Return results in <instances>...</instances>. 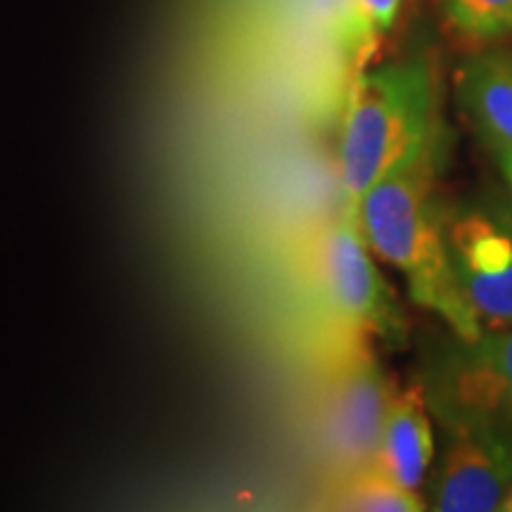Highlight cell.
<instances>
[{"instance_id":"6da1fadb","label":"cell","mask_w":512,"mask_h":512,"mask_svg":"<svg viewBox=\"0 0 512 512\" xmlns=\"http://www.w3.org/2000/svg\"><path fill=\"white\" fill-rule=\"evenodd\" d=\"M446 159L441 131L401 169L373 185L356 207V221L370 252L394 266L413 302L432 311L465 342L484 328L460 294L446 247V204L437 176Z\"/></svg>"},{"instance_id":"7a4b0ae2","label":"cell","mask_w":512,"mask_h":512,"mask_svg":"<svg viewBox=\"0 0 512 512\" xmlns=\"http://www.w3.org/2000/svg\"><path fill=\"white\" fill-rule=\"evenodd\" d=\"M439 131L437 88L432 67L422 57L358 74L337 155L344 209L356 214L363 195L411 162Z\"/></svg>"},{"instance_id":"3957f363","label":"cell","mask_w":512,"mask_h":512,"mask_svg":"<svg viewBox=\"0 0 512 512\" xmlns=\"http://www.w3.org/2000/svg\"><path fill=\"white\" fill-rule=\"evenodd\" d=\"M453 278L484 330L512 328V197L489 188L446 209Z\"/></svg>"},{"instance_id":"277c9868","label":"cell","mask_w":512,"mask_h":512,"mask_svg":"<svg viewBox=\"0 0 512 512\" xmlns=\"http://www.w3.org/2000/svg\"><path fill=\"white\" fill-rule=\"evenodd\" d=\"M444 448L430 479L427 508L496 512L512 489V420L439 415Z\"/></svg>"},{"instance_id":"5b68a950","label":"cell","mask_w":512,"mask_h":512,"mask_svg":"<svg viewBox=\"0 0 512 512\" xmlns=\"http://www.w3.org/2000/svg\"><path fill=\"white\" fill-rule=\"evenodd\" d=\"M316 275L330 311L356 332H373L384 342L406 339V320L392 290L370 259L356 214L344 209L323 230L316 249Z\"/></svg>"},{"instance_id":"8992f818","label":"cell","mask_w":512,"mask_h":512,"mask_svg":"<svg viewBox=\"0 0 512 512\" xmlns=\"http://www.w3.org/2000/svg\"><path fill=\"white\" fill-rule=\"evenodd\" d=\"M389 401L392 392L382 368L368 354L344 363L332 380L323 403V434L335 458L349 470L375 463Z\"/></svg>"},{"instance_id":"52a82bcc","label":"cell","mask_w":512,"mask_h":512,"mask_svg":"<svg viewBox=\"0 0 512 512\" xmlns=\"http://www.w3.org/2000/svg\"><path fill=\"white\" fill-rule=\"evenodd\" d=\"M456 98L486 150H512V50H482L460 64Z\"/></svg>"},{"instance_id":"ba28073f","label":"cell","mask_w":512,"mask_h":512,"mask_svg":"<svg viewBox=\"0 0 512 512\" xmlns=\"http://www.w3.org/2000/svg\"><path fill=\"white\" fill-rule=\"evenodd\" d=\"M427 411L422 387L392 394L377 448V465L411 491L425 484L434 460V434Z\"/></svg>"},{"instance_id":"9c48e42d","label":"cell","mask_w":512,"mask_h":512,"mask_svg":"<svg viewBox=\"0 0 512 512\" xmlns=\"http://www.w3.org/2000/svg\"><path fill=\"white\" fill-rule=\"evenodd\" d=\"M446 354L472 392L512 413V328L484 330L470 342L453 335Z\"/></svg>"},{"instance_id":"30bf717a","label":"cell","mask_w":512,"mask_h":512,"mask_svg":"<svg viewBox=\"0 0 512 512\" xmlns=\"http://www.w3.org/2000/svg\"><path fill=\"white\" fill-rule=\"evenodd\" d=\"M332 508L361 512H420L427 510V505L418 496V491L401 486L375 460V463L349 470L344 484L332 496Z\"/></svg>"},{"instance_id":"8fae6325","label":"cell","mask_w":512,"mask_h":512,"mask_svg":"<svg viewBox=\"0 0 512 512\" xmlns=\"http://www.w3.org/2000/svg\"><path fill=\"white\" fill-rule=\"evenodd\" d=\"M453 29L470 41L491 43L512 36V0H441Z\"/></svg>"},{"instance_id":"7c38bea8","label":"cell","mask_w":512,"mask_h":512,"mask_svg":"<svg viewBox=\"0 0 512 512\" xmlns=\"http://www.w3.org/2000/svg\"><path fill=\"white\" fill-rule=\"evenodd\" d=\"M351 5H354L363 34L373 46H377L380 38L394 27L401 10V0H351Z\"/></svg>"},{"instance_id":"4fadbf2b","label":"cell","mask_w":512,"mask_h":512,"mask_svg":"<svg viewBox=\"0 0 512 512\" xmlns=\"http://www.w3.org/2000/svg\"><path fill=\"white\" fill-rule=\"evenodd\" d=\"M496 157V164L498 169H501L503 174V181L508 183V190H510V197H512V150H505V152H498Z\"/></svg>"},{"instance_id":"5bb4252c","label":"cell","mask_w":512,"mask_h":512,"mask_svg":"<svg viewBox=\"0 0 512 512\" xmlns=\"http://www.w3.org/2000/svg\"><path fill=\"white\" fill-rule=\"evenodd\" d=\"M501 512H512V489H510V494H508V498H505V503H503V508H501Z\"/></svg>"}]
</instances>
